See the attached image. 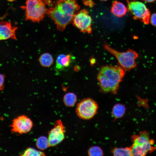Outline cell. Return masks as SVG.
Masks as SVG:
<instances>
[{"mask_svg":"<svg viewBox=\"0 0 156 156\" xmlns=\"http://www.w3.org/2000/svg\"><path fill=\"white\" fill-rule=\"evenodd\" d=\"M80 8L75 0H57L48 9L47 14L54 22L57 29L62 31L72 22Z\"/></svg>","mask_w":156,"mask_h":156,"instance_id":"obj_1","label":"cell"},{"mask_svg":"<svg viewBox=\"0 0 156 156\" xmlns=\"http://www.w3.org/2000/svg\"><path fill=\"white\" fill-rule=\"evenodd\" d=\"M126 70L120 66L106 65L100 68L97 79L101 91L116 94Z\"/></svg>","mask_w":156,"mask_h":156,"instance_id":"obj_2","label":"cell"},{"mask_svg":"<svg viewBox=\"0 0 156 156\" xmlns=\"http://www.w3.org/2000/svg\"><path fill=\"white\" fill-rule=\"evenodd\" d=\"M131 140L133 143L130 148L132 156H145L156 148L153 146L154 141L150 139L149 133L146 131L140 132L138 135H133Z\"/></svg>","mask_w":156,"mask_h":156,"instance_id":"obj_3","label":"cell"},{"mask_svg":"<svg viewBox=\"0 0 156 156\" xmlns=\"http://www.w3.org/2000/svg\"><path fill=\"white\" fill-rule=\"evenodd\" d=\"M22 8L25 10V19L33 22L42 20L48 10L44 0H27L25 5Z\"/></svg>","mask_w":156,"mask_h":156,"instance_id":"obj_4","label":"cell"},{"mask_svg":"<svg viewBox=\"0 0 156 156\" xmlns=\"http://www.w3.org/2000/svg\"><path fill=\"white\" fill-rule=\"evenodd\" d=\"M103 47L106 50L115 56L120 66L126 70H129L136 66L135 60L138 55L134 50L129 49L126 52H119L111 48L106 43L103 44Z\"/></svg>","mask_w":156,"mask_h":156,"instance_id":"obj_5","label":"cell"},{"mask_svg":"<svg viewBox=\"0 0 156 156\" xmlns=\"http://www.w3.org/2000/svg\"><path fill=\"white\" fill-rule=\"evenodd\" d=\"M98 108L97 103L90 98H85L77 104L75 112L77 116L80 118L89 120L96 115Z\"/></svg>","mask_w":156,"mask_h":156,"instance_id":"obj_6","label":"cell"},{"mask_svg":"<svg viewBox=\"0 0 156 156\" xmlns=\"http://www.w3.org/2000/svg\"><path fill=\"white\" fill-rule=\"evenodd\" d=\"M127 2L128 10L133 18L148 24L150 21V13L146 5L139 1H129L127 0Z\"/></svg>","mask_w":156,"mask_h":156,"instance_id":"obj_7","label":"cell"},{"mask_svg":"<svg viewBox=\"0 0 156 156\" xmlns=\"http://www.w3.org/2000/svg\"><path fill=\"white\" fill-rule=\"evenodd\" d=\"M92 19L86 9L77 12L72 21L73 25L81 32L90 34L92 31Z\"/></svg>","mask_w":156,"mask_h":156,"instance_id":"obj_8","label":"cell"},{"mask_svg":"<svg viewBox=\"0 0 156 156\" xmlns=\"http://www.w3.org/2000/svg\"><path fill=\"white\" fill-rule=\"evenodd\" d=\"M65 132L62 121L60 120H57L48 133L47 138L49 147L55 146L62 142L64 139Z\"/></svg>","mask_w":156,"mask_h":156,"instance_id":"obj_9","label":"cell"},{"mask_svg":"<svg viewBox=\"0 0 156 156\" xmlns=\"http://www.w3.org/2000/svg\"><path fill=\"white\" fill-rule=\"evenodd\" d=\"M33 126L32 120L25 115H20L15 118L11 126L13 132L20 134L29 132Z\"/></svg>","mask_w":156,"mask_h":156,"instance_id":"obj_10","label":"cell"},{"mask_svg":"<svg viewBox=\"0 0 156 156\" xmlns=\"http://www.w3.org/2000/svg\"><path fill=\"white\" fill-rule=\"evenodd\" d=\"M17 27L12 26L10 22L2 21L0 22V40L9 38L16 39V31Z\"/></svg>","mask_w":156,"mask_h":156,"instance_id":"obj_11","label":"cell"},{"mask_svg":"<svg viewBox=\"0 0 156 156\" xmlns=\"http://www.w3.org/2000/svg\"><path fill=\"white\" fill-rule=\"evenodd\" d=\"M72 61V56L70 55L60 54L56 59L55 70L57 72L64 71L70 66Z\"/></svg>","mask_w":156,"mask_h":156,"instance_id":"obj_12","label":"cell"},{"mask_svg":"<svg viewBox=\"0 0 156 156\" xmlns=\"http://www.w3.org/2000/svg\"><path fill=\"white\" fill-rule=\"evenodd\" d=\"M128 10L127 8L122 3L117 1L112 2L111 11L116 17H123L126 14Z\"/></svg>","mask_w":156,"mask_h":156,"instance_id":"obj_13","label":"cell"},{"mask_svg":"<svg viewBox=\"0 0 156 156\" xmlns=\"http://www.w3.org/2000/svg\"><path fill=\"white\" fill-rule=\"evenodd\" d=\"M40 65L44 67H49L53 63V59L52 55L49 53L42 54L39 59Z\"/></svg>","mask_w":156,"mask_h":156,"instance_id":"obj_14","label":"cell"},{"mask_svg":"<svg viewBox=\"0 0 156 156\" xmlns=\"http://www.w3.org/2000/svg\"><path fill=\"white\" fill-rule=\"evenodd\" d=\"M77 97L76 94L73 92H68L65 94L63 97V101L67 106L72 107L76 103Z\"/></svg>","mask_w":156,"mask_h":156,"instance_id":"obj_15","label":"cell"},{"mask_svg":"<svg viewBox=\"0 0 156 156\" xmlns=\"http://www.w3.org/2000/svg\"><path fill=\"white\" fill-rule=\"evenodd\" d=\"M126 111L125 106L121 104H117L113 107L112 113L113 116L115 118H121L124 114Z\"/></svg>","mask_w":156,"mask_h":156,"instance_id":"obj_16","label":"cell"},{"mask_svg":"<svg viewBox=\"0 0 156 156\" xmlns=\"http://www.w3.org/2000/svg\"><path fill=\"white\" fill-rule=\"evenodd\" d=\"M112 153L114 156H132L130 147L116 148L112 150Z\"/></svg>","mask_w":156,"mask_h":156,"instance_id":"obj_17","label":"cell"},{"mask_svg":"<svg viewBox=\"0 0 156 156\" xmlns=\"http://www.w3.org/2000/svg\"><path fill=\"white\" fill-rule=\"evenodd\" d=\"M36 145L39 149L43 150L49 147L48 138L44 136L39 137L36 141Z\"/></svg>","mask_w":156,"mask_h":156,"instance_id":"obj_18","label":"cell"},{"mask_svg":"<svg viewBox=\"0 0 156 156\" xmlns=\"http://www.w3.org/2000/svg\"><path fill=\"white\" fill-rule=\"evenodd\" d=\"M22 156H44L45 153L42 151L38 150L31 147L27 148L21 155Z\"/></svg>","mask_w":156,"mask_h":156,"instance_id":"obj_19","label":"cell"},{"mask_svg":"<svg viewBox=\"0 0 156 156\" xmlns=\"http://www.w3.org/2000/svg\"><path fill=\"white\" fill-rule=\"evenodd\" d=\"M89 155L91 156H101L103 155L102 149L98 146H93L90 147L88 151Z\"/></svg>","mask_w":156,"mask_h":156,"instance_id":"obj_20","label":"cell"},{"mask_svg":"<svg viewBox=\"0 0 156 156\" xmlns=\"http://www.w3.org/2000/svg\"><path fill=\"white\" fill-rule=\"evenodd\" d=\"M150 21L152 25L156 27V13L152 14L150 17Z\"/></svg>","mask_w":156,"mask_h":156,"instance_id":"obj_21","label":"cell"},{"mask_svg":"<svg viewBox=\"0 0 156 156\" xmlns=\"http://www.w3.org/2000/svg\"><path fill=\"white\" fill-rule=\"evenodd\" d=\"M83 1L85 5L90 8L93 7L95 5L92 0H83Z\"/></svg>","mask_w":156,"mask_h":156,"instance_id":"obj_22","label":"cell"},{"mask_svg":"<svg viewBox=\"0 0 156 156\" xmlns=\"http://www.w3.org/2000/svg\"><path fill=\"white\" fill-rule=\"evenodd\" d=\"M4 78V75L0 74V90L3 88Z\"/></svg>","mask_w":156,"mask_h":156,"instance_id":"obj_23","label":"cell"},{"mask_svg":"<svg viewBox=\"0 0 156 156\" xmlns=\"http://www.w3.org/2000/svg\"><path fill=\"white\" fill-rule=\"evenodd\" d=\"M143 1L148 3H152L154 2L156 0H143Z\"/></svg>","mask_w":156,"mask_h":156,"instance_id":"obj_24","label":"cell"},{"mask_svg":"<svg viewBox=\"0 0 156 156\" xmlns=\"http://www.w3.org/2000/svg\"><path fill=\"white\" fill-rule=\"evenodd\" d=\"M100 0L102 1H107V0Z\"/></svg>","mask_w":156,"mask_h":156,"instance_id":"obj_25","label":"cell"},{"mask_svg":"<svg viewBox=\"0 0 156 156\" xmlns=\"http://www.w3.org/2000/svg\"></svg>","mask_w":156,"mask_h":156,"instance_id":"obj_26","label":"cell"}]
</instances>
